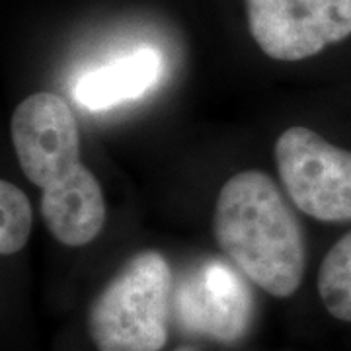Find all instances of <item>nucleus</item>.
I'll use <instances>...</instances> for the list:
<instances>
[{
	"label": "nucleus",
	"mask_w": 351,
	"mask_h": 351,
	"mask_svg": "<svg viewBox=\"0 0 351 351\" xmlns=\"http://www.w3.org/2000/svg\"><path fill=\"white\" fill-rule=\"evenodd\" d=\"M34 225V211L22 189L10 182H0V252L12 256L27 244Z\"/></svg>",
	"instance_id": "nucleus-10"
},
{
	"label": "nucleus",
	"mask_w": 351,
	"mask_h": 351,
	"mask_svg": "<svg viewBox=\"0 0 351 351\" xmlns=\"http://www.w3.org/2000/svg\"><path fill=\"white\" fill-rule=\"evenodd\" d=\"M256 45L276 61H304L351 36V0H246Z\"/></svg>",
	"instance_id": "nucleus-5"
},
{
	"label": "nucleus",
	"mask_w": 351,
	"mask_h": 351,
	"mask_svg": "<svg viewBox=\"0 0 351 351\" xmlns=\"http://www.w3.org/2000/svg\"><path fill=\"white\" fill-rule=\"evenodd\" d=\"M162 57L154 49H138L123 59L96 69L75 84V98L88 110H110L143 96L158 80Z\"/></svg>",
	"instance_id": "nucleus-8"
},
{
	"label": "nucleus",
	"mask_w": 351,
	"mask_h": 351,
	"mask_svg": "<svg viewBox=\"0 0 351 351\" xmlns=\"http://www.w3.org/2000/svg\"><path fill=\"white\" fill-rule=\"evenodd\" d=\"M172 291V267L160 252L129 258L88 306L86 330L96 351H162Z\"/></svg>",
	"instance_id": "nucleus-2"
},
{
	"label": "nucleus",
	"mask_w": 351,
	"mask_h": 351,
	"mask_svg": "<svg viewBox=\"0 0 351 351\" xmlns=\"http://www.w3.org/2000/svg\"><path fill=\"white\" fill-rule=\"evenodd\" d=\"M221 250L244 276L276 299L295 295L306 265L304 232L276 182L260 170L226 180L213 209Z\"/></svg>",
	"instance_id": "nucleus-1"
},
{
	"label": "nucleus",
	"mask_w": 351,
	"mask_h": 351,
	"mask_svg": "<svg viewBox=\"0 0 351 351\" xmlns=\"http://www.w3.org/2000/svg\"><path fill=\"white\" fill-rule=\"evenodd\" d=\"M172 351H199V350H197V348H193V346H188V343H186V346H178V348H174Z\"/></svg>",
	"instance_id": "nucleus-11"
},
{
	"label": "nucleus",
	"mask_w": 351,
	"mask_h": 351,
	"mask_svg": "<svg viewBox=\"0 0 351 351\" xmlns=\"http://www.w3.org/2000/svg\"><path fill=\"white\" fill-rule=\"evenodd\" d=\"M39 207L51 237L71 248L90 244L106 223L104 191L86 166L61 186L43 189Z\"/></svg>",
	"instance_id": "nucleus-7"
},
{
	"label": "nucleus",
	"mask_w": 351,
	"mask_h": 351,
	"mask_svg": "<svg viewBox=\"0 0 351 351\" xmlns=\"http://www.w3.org/2000/svg\"><path fill=\"white\" fill-rule=\"evenodd\" d=\"M276 164L289 199L322 223L351 221V151L295 125L276 141Z\"/></svg>",
	"instance_id": "nucleus-3"
},
{
	"label": "nucleus",
	"mask_w": 351,
	"mask_h": 351,
	"mask_svg": "<svg viewBox=\"0 0 351 351\" xmlns=\"http://www.w3.org/2000/svg\"><path fill=\"white\" fill-rule=\"evenodd\" d=\"M316 287L326 313L351 324V232L328 250L318 269Z\"/></svg>",
	"instance_id": "nucleus-9"
},
{
	"label": "nucleus",
	"mask_w": 351,
	"mask_h": 351,
	"mask_svg": "<svg viewBox=\"0 0 351 351\" xmlns=\"http://www.w3.org/2000/svg\"><path fill=\"white\" fill-rule=\"evenodd\" d=\"M10 135L22 172L41 191L61 186L84 168L80 129L71 106L59 94L27 96L14 110Z\"/></svg>",
	"instance_id": "nucleus-4"
},
{
	"label": "nucleus",
	"mask_w": 351,
	"mask_h": 351,
	"mask_svg": "<svg viewBox=\"0 0 351 351\" xmlns=\"http://www.w3.org/2000/svg\"><path fill=\"white\" fill-rule=\"evenodd\" d=\"M248 289L234 269L213 260L193 267L178 287L176 306L189 328L219 339L237 338L248 318Z\"/></svg>",
	"instance_id": "nucleus-6"
}]
</instances>
